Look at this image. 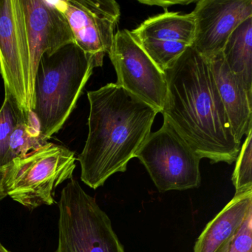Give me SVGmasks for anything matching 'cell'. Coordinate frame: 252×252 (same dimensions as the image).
Wrapping results in <instances>:
<instances>
[{
    "mask_svg": "<svg viewBox=\"0 0 252 252\" xmlns=\"http://www.w3.org/2000/svg\"><path fill=\"white\" fill-rule=\"evenodd\" d=\"M117 75L116 85L161 113L167 84L158 67L126 29L118 31L109 54Z\"/></svg>",
    "mask_w": 252,
    "mask_h": 252,
    "instance_id": "cell-8",
    "label": "cell"
},
{
    "mask_svg": "<svg viewBox=\"0 0 252 252\" xmlns=\"http://www.w3.org/2000/svg\"><path fill=\"white\" fill-rule=\"evenodd\" d=\"M95 67L98 65L95 59L75 43L52 55L42 56L35 77L32 112L44 141L64 126Z\"/></svg>",
    "mask_w": 252,
    "mask_h": 252,
    "instance_id": "cell-3",
    "label": "cell"
},
{
    "mask_svg": "<svg viewBox=\"0 0 252 252\" xmlns=\"http://www.w3.org/2000/svg\"><path fill=\"white\" fill-rule=\"evenodd\" d=\"M63 12L74 43L102 67L113 47L121 8L114 0H66L54 2Z\"/></svg>",
    "mask_w": 252,
    "mask_h": 252,
    "instance_id": "cell-9",
    "label": "cell"
},
{
    "mask_svg": "<svg viewBox=\"0 0 252 252\" xmlns=\"http://www.w3.org/2000/svg\"><path fill=\"white\" fill-rule=\"evenodd\" d=\"M191 13L195 24L193 48L209 59L222 52L236 28L252 17V0H199Z\"/></svg>",
    "mask_w": 252,
    "mask_h": 252,
    "instance_id": "cell-11",
    "label": "cell"
},
{
    "mask_svg": "<svg viewBox=\"0 0 252 252\" xmlns=\"http://www.w3.org/2000/svg\"><path fill=\"white\" fill-rule=\"evenodd\" d=\"M230 71L252 94V17L240 23L228 38L222 51Z\"/></svg>",
    "mask_w": 252,
    "mask_h": 252,
    "instance_id": "cell-15",
    "label": "cell"
},
{
    "mask_svg": "<svg viewBox=\"0 0 252 252\" xmlns=\"http://www.w3.org/2000/svg\"><path fill=\"white\" fill-rule=\"evenodd\" d=\"M135 158L160 192L200 186L201 159L166 120L158 130L150 132Z\"/></svg>",
    "mask_w": 252,
    "mask_h": 252,
    "instance_id": "cell-6",
    "label": "cell"
},
{
    "mask_svg": "<svg viewBox=\"0 0 252 252\" xmlns=\"http://www.w3.org/2000/svg\"><path fill=\"white\" fill-rule=\"evenodd\" d=\"M0 73L5 93L22 110L33 107V87L26 18L22 0H0Z\"/></svg>",
    "mask_w": 252,
    "mask_h": 252,
    "instance_id": "cell-7",
    "label": "cell"
},
{
    "mask_svg": "<svg viewBox=\"0 0 252 252\" xmlns=\"http://www.w3.org/2000/svg\"><path fill=\"white\" fill-rule=\"evenodd\" d=\"M129 32L153 63L164 72L193 46L195 24L191 13L166 11L150 17Z\"/></svg>",
    "mask_w": 252,
    "mask_h": 252,
    "instance_id": "cell-10",
    "label": "cell"
},
{
    "mask_svg": "<svg viewBox=\"0 0 252 252\" xmlns=\"http://www.w3.org/2000/svg\"><path fill=\"white\" fill-rule=\"evenodd\" d=\"M29 113L22 110L10 94L5 93V99L0 108V168L8 165L10 138L14 128Z\"/></svg>",
    "mask_w": 252,
    "mask_h": 252,
    "instance_id": "cell-17",
    "label": "cell"
},
{
    "mask_svg": "<svg viewBox=\"0 0 252 252\" xmlns=\"http://www.w3.org/2000/svg\"><path fill=\"white\" fill-rule=\"evenodd\" d=\"M225 252H252V211Z\"/></svg>",
    "mask_w": 252,
    "mask_h": 252,
    "instance_id": "cell-19",
    "label": "cell"
},
{
    "mask_svg": "<svg viewBox=\"0 0 252 252\" xmlns=\"http://www.w3.org/2000/svg\"><path fill=\"white\" fill-rule=\"evenodd\" d=\"M0 252H10L0 242Z\"/></svg>",
    "mask_w": 252,
    "mask_h": 252,
    "instance_id": "cell-22",
    "label": "cell"
},
{
    "mask_svg": "<svg viewBox=\"0 0 252 252\" xmlns=\"http://www.w3.org/2000/svg\"><path fill=\"white\" fill-rule=\"evenodd\" d=\"M139 2L142 4H145V5H150V6H159L163 8L165 10V11H167V8L169 7L173 6L175 5H189V4L193 3V2H197L195 1H172V0H169V1H160V0H150V1H142L140 0Z\"/></svg>",
    "mask_w": 252,
    "mask_h": 252,
    "instance_id": "cell-20",
    "label": "cell"
},
{
    "mask_svg": "<svg viewBox=\"0 0 252 252\" xmlns=\"http://www.w3.org/2000/svg\"><path fill=\"white\" fill-rule=\"evenodd\" d=\"M31 56V74L34 90L35 77L42 56L74 43L65 17L54 3L44 0H22ZM34 92V91H33Z\"/></svg>",
    "mask_w": 252,
    "mask_h": 252,
    "instance_id": "cell-12",
    "label": "cell"
},
{
    "mask_svg": "<svg viewBox=\"0 0 252 252\" xmlns=\"http://www.w3.org/2000/svg\"><path fill=\"white\" fill-rule=\"evenodd\" d=\"M7 165L4 167L0 168V200H3L8 196L5 187V178H6Z\"/></svg>",
    "mask_w": 252,
    "mask_h": 252,
    "instance_id": "cell-21",
    "label": "cell"
},
{
    "mask_svg": "<svg viewBox=\"0 0 252 252\" xmlns=\"http://www.w3.org/2000/svg\"><path fill=\"white\" fill-rule=\"evenodd\" d=\"M207 60L233 135L241 144L243 137L252 130V94L248 92L241 81L230 71L222 52Z\"/></svg>",
    "mask_w": 252,
    "mask_h": 252,
    "instance_id": "cell-13",
    "label": "cell"
},
{
    "mask_svg": "<svg viewBox=\"0 0 252 252\" xmlns=\"http://www.w3.org/2000/svg\"><path fill=\"white\" fill-rule=\"evenodd\" d=\"M76 160L74 152L50 142L14 159L7 165L8 196L30 209L54 204L57 187L73 178Z\"/></svg>",
    "mask_w": 252,
    "mask_h": 252,
    "instance_id": "cell-4",
    "label": "cell"
},
{
    "mask_svg": "<svg viewBox=\"0 0 252 252\" xmlns=\"http://www.w3.org/2000/svg\"><path fill=\"white\" fill-rule=\"evenodd\" d=\"M246 137L231 177L235 194L252 190V130Z\"/></svg>",
    "mask_w": 252,
    "mask_h": 252,
    "instance_id": "cell-18",
    "label": "cell"
},
{
    "mask_svg": "<svg viewBox=\"0 0 252 252\" xmlns=\"http://www.w3.org/2000/svg\"><path fill=\"white\" fill-rule=\"evenodd\" d=\"M163 120L200 159L231 164L241 148L231 130L207 59L193 46L164 71Z\"/></svg>",
    "mask_w": 252,
    "mask_h": 252,
    "instance_id": "cell-1",
    "label": "cell"
},
{
    "mask_svg": "<svg viewBox=\"0 0 252 252\" xmlns=\"http://www.w3.org/2000/svg\"><path fill=\"white\" fill-rule=\"evenodd\" d=\"M48 142L41 137L39 122L33 113L30 112L11 134L7 156L8 164L14 159L28 156Z\"/></svg>",
    "mask_w": 252,
    "mask_h": 252,
    "instance_id": "cell-16",
    "label": "cell"
},
{
    "mask_svg": "<svg viewBox=\"0 0 252 252\" xmlns=\"http://www.w3.org/2000/svg\"><path fill=\"white\" fill-rule=\"evenodd\" d=\"M252 211V190L234 194L229 203L205 227L194 252H225Z\"/></svg>",
    "mask_w": 252,
    "mask_h": 252,
    "instance_id": "cell-14",
    "label": "cell"
},
{
    "mask_svg": "<svg viewBox=\"0 0 252 252\" xmlns=\"http://www.w3.org/2000/svg\"><path fill=\"white\" fill-rule=\"evenodd\" d=\"M59 210L54 252H125L107 214L76 179L62 190Z\"/></svg>",
    "mask_w": 252,
    "mask_h": 252,
    "instance_id": "cell-5",
    "label": "cell"
},
{
    "mask_svg": "<svg viewBox=\"0 0 252 252\" xmlns=\"http://www.w3.org/2000/svg\"><path fill=\"white\" fill-rule=\"evenodd\" d=\"M88 138L76 160L81 180L96 189L112 175L126 170L159 113L116 83L88 91Z\"/></svg>",
    "mask_w": 252,
    "mask_h": 252,
    "instance_id": "cell-2",
    "label": "cell"
}]
</instances>
